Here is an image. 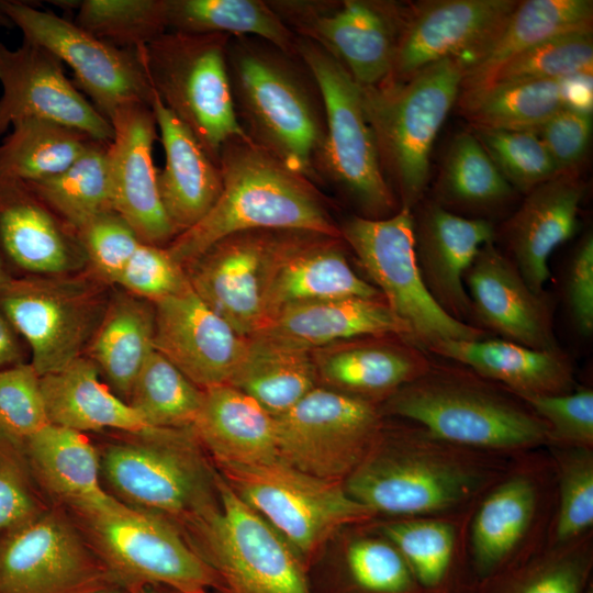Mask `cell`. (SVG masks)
Segmentation results:
<instances>
[{
    "label": "cell",
    "mask_w": 593,
    "mask_h": 593,
    "mask_svg": "<svg viewBox=\"0 0 593 593\" xmlns=\"http://www.w3.org/2000/svg\"><path fill=\"white\" fill-rule=\"evenodd\" d=\"M222 192L209 213L166 247L187 268L220 239L247 231H302L342 238L314 182L249 138L222 147Z\"/></svg>",
    "instance_id": "6da1fadb"
},
{
    "label": "cell",
    "mask_w": 593,
    "mask_h": 593,
    "mask_svg": "<svg viewBox=\"0 0 593 593\" xmlns=\"http://www.w3.org/2000/svg\"><path fill=\"white\" fill-rule=\"evenodd\" d=\"M292 59L259 38L232 37V96L247 137L316 183L313 163L324 136V110Z\"/></svg>",
    "instance_id": "7a4b0ae2"
},
{
    "label": "cell",
    "mask_w": 593,
    "mask_h": 593,
    "mask_svg": "<svg viewBox=\"0 0 593 593\" xmlns=\"http://www.w3.org/2000/svg\"><path fill=\"white\" fill-rule=\"evenodd\" d=\"M491 383L459 363L432 362L379 412L414 421L434 437L462 448L517 449L549 441L546 423L524 401Z\"/></svg>",
    "instance_id": "3957f363"
},
{
    "label": "cell",
    "mask_w": 593,
    "mask_h": 593,
    "mask_svg": "<svg viewBox=\"0 0 593 593\" xmlns=\"http://www.w3.org/2000/svg\"><path fill=\"white\" fill-rule=\"evenodd\" d=\"M120 434L97 447L103 488L114 499L181 533L216 505V469L192 427Z\"/></svg>",
    "instance_id": "277c9868"
},
{
    "label": "cell",
    "mask_w": 593,
    "mask_h": 593,
    "mask_svg": "<svg viewBox=\"0 0 593 593\" xmlns=\"http://www.w3.org/2000/svg\"><path fill=\"white\" fill-rule=\"evenodd\" d=\"M424 428L381 432L345 490L373 514L425 515L468 500L481 486L483 470Z\"/></svg>",
    "instance_id": "5b68a950"
},
{
    "label": "cell",
    "mask_w": 593,
    "mask_h": 593,
    "mask_svg": "<svg viewBox=\"0 0 593 593\" xmlns=\"http://www.w3.org/2000/svg\"><path fill=\"white\" fill-rule=\"evenodd\" d=\"M465 65L463 58H446L404 81L360 86L383 172L395 183L401 208L413 211L423 198L432 148L458 101Z\"/></svg>",
    "instance_id": "8992f818"
},
{
    "label": "cell",
    "mask_w": 593,
    "mask_h": 593,
    "mask_svg": "<svg viewBox=\"0 0 593 593\" xmlns=\"http://www.w3.org/2000/svg\"><path fill=\"white\" fill-rule=\"evenodd\" d=\"M296 57L313 79L324 110L325 131L314 157L317 181L342 190L368 219L394 214L395 197L383 172L360 86L315 43L296 36Z\"/></svg>",
    "instance_id": "52a82bcc"
},
{
    "label": "cell",
    "mask_w": 593,
    "mask_h": 593,
    "mask_svg": "<svg viewBox=\"0 0 593 593\" xmlns=\"http://www.w3.org/2000/svg\"><path fill=\"white\" fill-rule=\"evenodd\" d=\"M226 34L167 31L139 52L154 92L219 165L223 145L248 138L233 101Z\"/></svg>",
    "instance_id": "ba28073f"
},
{
    "label": "cell",
    "mask_w": 593,
    "mask_h": 593,
    "mask_svg": "<svg viewBox=\"0 0 593 593\" xmlns=\"http://www.w3.org/2000/svg\"><path fill=\"white\" fill-rule=\"evenodd\" d=\"M94 552L127 585H160L184 593L220 586L215 572L181 530L165 517L131 507L113 496L67 511Z\"/></svg>",
    "instance_id": "9c48e42d"
},
{
    "label": "cell",
    "mask_w": 593,
    "mask_h": 593,
    "mask_svg": "<svg viewBox=\"0 0 593 593\" xmlns=\"http://www.w3.org/2000/svg\"><path fill=\"white\" fill-rule=\"evenodd\" d=\"M217 503L183 532L228 593H311L300 557L216 470Z\"/></svg>",
    "instance_id": "30bf717a"
},
{
    "label": "cell",
    "mask_w": 593,
    "mask_h": 593,
    "mask_svg": "<svg viewBox=\"0 0 593 593\" xmlns=\"http://www.w3.org/2000/svg\"><path fill=\"white\" fill-rule=\"evenodd\" d=\"M413 225V211L400 208L382 219L349 216L339 231L371 284L410 328L417 346L427 350L444 340L488 337L483 329L448 315L432 298L416 262Z\"/></svg>",
    "instance_id": "8fae6325"
},
{
    "label": "cell",
    "mask_w": 593,
    "mask_h": 593,
    "mask_svg": "<svg viewBox=\"0 0 593 593\" xmlns=\"http://www.w3.org/2000/svg\"><path fill=\"white\" fill-rule=\"evenodd\" d=\"M216 467L232 490L286 539L300 559L313 556L342 527L374 515L339 481L309 474L279 458L258 465Z\"/></svg>",
    "instance_id": "7c38bea8"
},
{
    "label": "cell",
    "mask_w": 593,
    "mask_h": 593,
    "mask_svg": "<svg viewBox=\"0 0 593 593\" xmlns=\"http://www.w3.org/2000/svg\"><path fill=\"white\" fill-rule=\"evenodd\" d=\"M109 303L100 286L83 279L12 277L0 290V307L30 347L40 377L81 357Z\"/></svg>",
    "instance_id": "4fadbf2b"
},
{
    "label": "cell",
    "mask_w": 593,
    "mask_h": 593,
    "mask_svg": "<svg viewBox=\"0 0 593 593\" xmlns=\"http://www.w3.org/2000/svg\"><path fill=\"white\" fill-rule=\"evenodd\" d=\"M278 457L309 474L339 481L366 457L381 428L376 404L317 385L275 417Z\"/></svg>",
    "instance_id": "5bb4252c"
},
{
    "label": "cell",
    "mask_w": 593,
    "mask_h": 593,
    "mask_svg": "<svg viewBox=\"0 0 593 593\" xmlns=\"http://www.w3.org/2000/svg\"><path fill=\"white\" fill-rule=\"evenodd\" d=\"M23 41L42 46L70 67L75 86L110 121L121 105H150L154 90L139 52L107 43L75 22L16 0H0Z\"/></svg>",
    "instance_id": "9a60e30c"
},
{
    "label": "cell",
    "mask_w": 593,
    "mask_h": 593,
    "mask_svg": "<svg viewBox=\"0 0 593 593\" xmlns=\"http://www.w3.org/2000/svg\"><path fill=\"white\" fill-rule=\"evenodd\" d=\"M118 583L63 507L49 505L0 535V593H88Z\"/></svg>",
    "instance_id": "2e32d148"
},
{
    "label": "cell",
    "mask_w": 593,
    "mask_h": 593,
    "mask_svg": "<svg viewBox=\"0 0 593 593\" xmlns=\"http://www.w3.org/2000/svg\"><path fill=\"white\" fill-rule=\"evenodd\" d=\"M287 26L332 55L361 87L391 76L405 9L371 0L268 1Z\"/></svg>",
    "instance_id": "e0dca14e"
},
{
    "label": "cell",
    "mask_w": 593,
    "mask_h": 593,
    "mask_svg": "<svg viewBox=\"0 0 593 593\" xmlns=\"http://www.w3.org/2000/svg\"><path fill=\"white\" fill-rule=\"evenodd\" d=\"M0 138L25 119L53 121L90 138L111 142L113 128L65 75L64 64L42 46L0 42Z\"/></svg>",
    "instance_id": "ac0fdd59"
},
{
    "label": "cell",
    "mask_w": 593,
    "mask_h": 593,
    "mask_svg": "<svg viewBox=\"0 0 593 593\" xmlns=\"http://www.w3.org/2000/svg\"><path fill=\"white\" fill-rule=\"evenodd\" d=\"M343 242L311 232H272L260 327L281 311L305 303L343 298L383 299L371 282L353 269Z\"/></svg>",
    "instance_id": "d6986e66"
},
{
    "label": "cell",
    "mask_w": 593,
    "mask_h": 593,
    "mask_svg": "<svg viewBox=\"0 0 593 593\" xmlns=\"http://www.w3.org/2000/svg\"><path fill=\"white\" fill-rule=\"evenodd\" d=\"M113 137L108 163L112 209L142 243L159 247L177 236L164 210L157 184L153 145L157 123L150 105L127 103L110 118Z\"/></svg>",
    "instance_id": "ffe728a7"
},
{
    "label": "cell",
    "mask_w": 593,
    "mask_h": 593,
    "mask_svg": "<svg viewBox=\"0 0 593 593\" xmlns=\"http://www.w3.org/2000/svg\"><path fill=\"white\" fill-rule=\"evenodd\" d=\"M518 1L436 0L405 9L391 76L404 81L446 58L466 61L497 32Z\"/></svg>",
    "instance_id": "44dd1931"
},
{
    "label": "cell",
    "mask_w": 593,
    "mask_h": 593,
    "mask_svg": "<svg viewBox=\"0 0 593 593\" xmlns=\"http://www.w3.org/2000/svg\"><path fill=\"white\" fill-rule=\"evenodd\" d=\"M154 348L200 389L227 384L248 338L211 310L190 283L154 303Z\"/></svg>",
    "instance_id": "7402d4cb"
},
{
    "label": "cell",
    "mask_w": 593,
    "mask_h": 593,
    "mask_svg": "<svg viewBox=\"0 0 593 593\" xmlns=\"http://www.w3.org/2000/svg\"><path fill=\"white\" fill-rule=\"evenodd\" d=\"M463 282L471 302L472 325L529 348H560L546 292H535L494 243L479 249Z\"/></svg>",
    "instance_id": "603a6c76"
},
{
    "label": "cell",
    "mask_w": 593,
    "mask_h": 593,
    "mask_svg": "<svg viewBox=\"0 0 593 593\" xmlns=\"http://www.w3.org/2000/svg\"><path fill=\"white\" fill-rule=\"evenodd\" d=\"M272 232L247 231L226 236L187 267L192 290L246 338L262 322Z\"/></svg>",
    "instance_id": "cb8c5ba5"
},
{
    "label": "cell",
    "mask_w": 593,
    "mask_h": 593,
    "mask_svg": "<svg viewBox=\"0 0 593 593\" xmlns=\"http://www.w3.org/2000/svg\"><path fill=\"white\" fill-rule=\"evenodd\" d=\"M413 220L416 262L426 289L448 315L472 325L463 278L479 249L494 243L493 223L457 215L437 202L421 206Z\"/></svg>",
    "instance_id": "d4e9b609"
},
{
    "label": "cell",
    "mask_w": 593,
    "mask_h": 593,
    "mask_svg": "<svg viewBox=\"0 0 593 593\" xmlns=\"http://www.w3.org/2000/svg\"><path fill=\"white\" fill-rule=\"evenodd\" d=\"M83 254L77 232L27 182L0 176V258L12 277L59 275Z\"/></svg>",
    "instance_id": "484cf974"
},
{
    "label": "cell",
    "mask_w": 593,
    "mask_h": 593,
    "mask_svg": "<svg viewBox=\"0 0 593 593\" xmlns=\"http://www.w3.org/2000/svg\"><path fill=\"white\" fill-rule=\"evenodd\" d=\"M311 354L318 383L373 404L424 374L433 362L422 347L394 334L343 340Z\"/></svg>",
    "instance_id": "4316f807"
},
{
    "label": "cell",
    "mask_w": 593,
    "mask_h": 593,
    "mask_svg": "<svg viewBox=\"0 0 593 593\" xmlns=\"http://www.w3.org/2000/svg\"><path fill=\"white\" fill-rule=\"evenodd\" d=\"M583 193L574 172L559 174L528 191L505 224V255L537 293H545L550 255L577 231Z\"/></svg>",
    "instance_id": "83f0119b"
},
{
    "label": "cell",
    "mask_w": 593,
    "mask_h": 593,
    "mask_svg": "<svg viewBox=\"0 0 593 593\" xmlns=\"http://www.w3.org/2000/svg\"><path fill=\"white\" fill-rule=\"evenodd\" d=\"M150 108L165 152V167L157 174L158 191L178 236L199 223L213 208L222 192V172L155 92Z\"/></svg>",
    "instance_id": "f1b7e54d"
},
{
    "label": "cell",
    "mask_w": 593,
    "mask_h": 593,
    "mask_svg": "<svg viewBox=\"0 0 593 593\" xmlns=\"http://www.w3.org/2000/svg\"><path fill=\"white\" fill-rule=\"evenodd\" d=\"M389 334L412 340L410 328L383 299L343 298L286 309L251 336L312 351L357 337Z\"/></svg>",
    "instance_id": "f546056e"
},
{
    "label": "cell",
    "mask_w": 593,
    "mask_h": 593,
    "mask_svg": "<svg viewBox=\"0 0 593 593\" xmlns=\"http://www.w3.org/2000/svg\"><path fill=\"white\" fill-rule=\"evenodd\" d=\"M500 383L519 399L572 391L573 366L561 349H534L502 338L444 340L426 350Z\"/></svg>",
    "instance_id": "4dcf8cb0"
},
{
    "label": "cell",
    "mask_w": 593,
    "mask_h": 593,
    "mask_svg": "<svg viewBox=\"0 0 593 593\" xmlns=\"http://www.w3.org/2000/svg\"><path fill=\"white\" fill-rule=\"evenodd\" d=\"M22 449L51 505L71 511L112 496L101 481L98 448L86 434L49 423L25 440Z\"/></svg>",
    "instance_id": "1f68e13d"
},
{
    "label": "cell",
    "mask_w": 593,
    "mask_h": 593,
    "mask_svg": "<svg viewBox=\"0 0 593 593\" xmlns=\"http://www.w3.org/2000/svg\"><path fill=\"white\" fill-rule=\"evenodd\" d=\"M192 429L216 465L249 466L279 458L275 417L230 384L203 390Z\"/></svg>",
    "instance_id": "d6a6232c"
},
{
    "label": "cell",
    "mask_w": 593,
    "mask_h": 593,
    "mask_svg": "<svg viewBox=\"0 0 593 593\" xmlns=\"http://www.w3.org/2000/svg\"><path fill=\"white\" fill-rule=\"evenodd\" d=\"M592 20L591 0L518 1L491 40L465 61L459 98L521 53L558 35L592 29Z\"/></svg>",
    "instance_id": "836d02e7"
},
{
    "label": "cell",
    "mask_w": 593,
    "mask_h": 593,
    "mask_svg": "<svg viewBox=\"0 0 593 593\" xmlns=\"http://www.w3.org/2000/svg\"><path fill=\"white\" fill-rule=\"evenodd\" d=\"M96 365L78 358L66 368L41 377L51 424L80 433L104 429L139 433L150 428L137 412L101 382Z\"/></svg>",
    "instance_id": "e575fe53"
},
{
    "label": "cell",
    "mask_w": 593,
    "mask_h": 593,
    "mask_svg": "<svg viewBox=\"0 0 593 593\" xmlns=\"http://www.w3.org/2000/svg\"><path fill=\"white\" fill-rule=\"evenodd\" d=\"M154 303L136 295L115 298L107 309L90 350L110 389L127 402L133 383L154 348Z\"/></svg>",
    "instance_id": "d590c367"
},
{
    "label": "cell",
    "mask_w": 593,
    "mask_h": 593,
    "mask_svg": "<svg viewBox=\"0 0 593 593\" xmlns=\"http://www.w3.org/2000/svg\"><path fill=\"white\" fill-rule=\"evenodd\" d=\"M242 362L227 384L255 400L276 417L318 385L311 351L260 337H247Z\"/></svg>",
    "instance_id": "8d00e7d4"
},
{
    "label": "cell",
    "mask_w": 593,
    "mask_h": 593,
    "mask_svg": "<svg viewBox=\"0 0 593 593\" xmlns=\"http://www.w3.org/2000/svg\"><path fill=\"white\" fill-rule=\"evenodd\" d=\"M167 21L168 31L256 37L296 57V35L268 1L167 0Z\"/></svg>",
    "instance_id": "74e56055"
},
{
    "label": "cell",
    "mask_w": 593,
    "mask_h": 593,
    "mask_svg": "<svg viewBox=\"0 0 593 593\" xmlns=\"http://www.w3.org/2000/svg\"><path fill=\"white\" fill-rule=\"evenodd\" d=\"M536 501L535 485L524 475L508 478L485 497L471 536L480 575L490 577L505 563L530 525Z\"/></svg>",
    "instance_id": "f35d334b"
},
{
    "label": "cell",
    "mask_w": 593,
    "mask_h": 593,
    "mask_svg": "<svg viewBox=\"0 0 593 593\" xmlns=\"http://www.w3.org/2000/svg\"><path fill=\"white\" fill-rule=\"evenodd\" d=\"M11 127L0 143V176L25 182L61 172L92 141L78 130L41 119H25Z\"/></svg>",
    "instance_id": "ab89813d"
},
{
    "label": "cell",
    "mask_w": 593,
    "mask_h": 593,
    "mask_svg": "<svg viewBox=\"0 0 593 593\" xmlns=\"http://www.w3.org/2000/svg\"><path fill=\"white\" fill-rule=\"evenodd\" d=\"M109 143L92 139L61 172L27 182L45 204L76 232L96 216L113 211Z\"/></svg>",
    "instance_id": "60d3db41"
},
{
    "label": "cell",
    "mask_w": 593,
    "mask_h": 593,
    "mask_svg": "<svg viewBox=\"0 0 593 593\" xmlns=\"http://www.w3.org/2000/svg\"><path fill=\"white\" fill-rule=\"evenodd\" d=\"M564 107L562 80L494 88L460 104L474 131H536Z\"/></svg>",
    "instance_id": "b9f144b4"
},
{
    "label": "cell",
    "mask_w": 593,
    "mask_h": 593,
    "mask_svg": "<svg viewBox=\"0 0 593 593\" xmlns=\"http://www.w3.org/2000/svg\"><path fill=\"white\" fill-rule=\"evenodd\" d=\"M203 399V390L189 380L157 350L141 368L127 399L149 427H192Z\"/></svg>",
    "instance_id": "7bdbcfd3"
},
{
    "label": "cell",
    "mask_w": 593,
    "mask_h": 593,
    "mask_svg": "<svg viewBox=\"0 0 593 593\" xmlns=\"http://www.w3.org/2000/svg\"><path fill=\"white\" fill-rule=\"evenodd\" d=\"M438 180L444 203L471 210L501 205L514 194V188L479 139L468 132L456 135L451 142Z\"/></svg>",
    "instance_id": "ee69618b"
},
{
    "label": "cell",
    "mask_w": 593,
    "mask_h": 593,
    "mask_svg": "<svg viewBox=\"0 0 593 593\" xmlns=\"http://www.w3.org/2000/svg\"><path fill=\"white\" fill-rule=\"evenodd\" d=\"M592 29L561 34L530 47L503 64L475 91L459 98V105L494 88L592 75Z\"/></svg>",
    "instance_id": "f6af8a7d"
},
{
    "label": "cell",
    "mask_w": 593,
    "mask_h": 593,
    "mask_svg": "<svg viewBox=\"0 0 593 593\" xmlns=\"http://www.w3.org/2000/svg\"><path fill=\"white\" fill-rule=\"evenodd\" d=\"M77 9L75 23L120 48L139 49L168 31L167 0L54 1Z\"/></svg>",
    "instance_id": "bcb514c9"
},
{
    "label": "cell",
    "mask_w": 593,
    "mask_h": 593,
    "mask_svg": "<svg viewBox=\"0 0 593 593\" xmlns=\"http://www.w3.org/2000/svg\"><path fill=\"white\" fill-rule=\"evenodd\" d=\"M381 532L400 551L422 590L440 588L452 560L451 525L436 519H402L383 524Z\"/></svg>",
    "instance_id": "7dc6e473"
},
{
    "label": "cell",
    "mask_w": 593,
    "mask_h": 593,
    "mask_svg": "<svg viewBox=\"0 0 593 593\" xmlns=\"http://www.w3.org/2000/svg\"><path fill=\"white\" fill-rule=\"evenodd\" d=\"M591 557L580 546L558 549L504 574L494 573L481 593H583Z\"/></svg>",
    "instance_id": "c3c4849f"
},
{
    "label": "cell",
    "mask_w": 593,
    "mask_h": 593,
    "mask_svg": "<svg viewBox=\"0 0 593 593\" xmlns=\"http://www.w3.org/2000/svg\"><path fill=\"white\" fill-rule=\"evenodd\" d=\"M508 183L528 192L562 174L535 131L473 133Z\"/></svg>",
    "instance_id": "681fc988"
},
{
    "label": "cell",
    "mask_w": 593,
    "mask_h": 593,
    "mask_svg": "<svg viewBox=\"0 0 593 593\" xmlns=\"http://www.w3.org/2000/svg\"><path fill=\"white\" fill-rule=\"evenodd\" d=\"M49 424L41 377L31 363L0 370V435L20 445Z\"/></svg>",
    "instance_id": "f907efd6"
},
{
    "label": "cell",
    "mask_w": 593,
    "mask_h": 593,
    "mask_svg": "<svg viewBox=\"0 0 593 593\" xmlns=\"http://www.w3.org/2000/svg\"><path fill=\"white\" fill-rule=\"evenodd\" d=\"M559 493L556 539L567 544L593 525V457L590 449L571 447L561 455Z\"/></svg>",
    "instance_id": "816d5d0a"
},
{
    "label": "cell",
    "mask_w": 593,
    "mask_h": 593,
    "mask_svg": "<svg viewBox=\"0 0 593 593\" xmlns=\"http://www.w3.org/2000/svg\"><path fill=\"white\" fill-rule=\"evenodd\" d=\"M354 582L368 593H416L421 586L400 551L387 539L361 538L347 549Z\"/></svg>",
    "instance_id": "f5cc1de1"
},
{
    "label": "cell",
    "mask_w": 593,
    "mask_h": 593,
    "mask_svg": "<svg viewBox=\"0 0 593 593\" xmlns=\"http://www.w3.org/2000/svg\"><path fill=\"white\" fill-rule=\"evenodd\" d=\"M40 491L22 447L0 435V535L44 512Z\"/></svg>",
    "instance_id": "db71d44e"
},
{
    "label": "cell",
    "mask_w": 593,
    "mask_h": 593,
    "mask_svg": "<svg viewBox=\"0 0 593 593\" xmlns=\"http://www.w3.org/2000/svg\"><path fill=\"white\" fill-rule=\"evenodd\" d=\"M547 425L549 441L591 449L593 445V392L579 389L563 394L522 399Z\"/></svg>",
    "instance_id": "11a10c76"
},
{
    "label": "cell",
    "mask_w": 593,
    "mask_h": 593,
    "mask_svg": "<svg viewBox=\"0 0 593 593\" xmlns=\"http://www.w3.org/2000/svg\"><path fill=\"white\" fill-rule=\"evenodd\" d=\"M115 283L155 303L187 288L189 280L165 247L141 243Z\"/></svg>",
    "instance_id": "9f6ffc18"
},
{
    "label": "cell",
    "mask_w": 593,
    "mask_h": 593,
    "mask_svg": "<svg viewBox=\"0 0 593 593\" xmlns=\"http://www.w3.org/2000/svg\"><path fill=\"white\" fill-rule=\"evenodd\" d=\"M85 255L103 279L115 282L142 243L114 211L102 213L77 231Z\"/></svg>",
    "instance_id": "6f0895ef"
},
{
    "label": "cell",
    "mask_w": 593,
    "mask_h": 593,
    "mask_svg": "<svg viewBox=\"0 0 593 593\" xmlns=\"http://www.w3.org/2000/svg\"><path fill=\"white\" fill-rule=\"evenodd\" d=\"M592 123V111L564 107L535 131L560 172H572L585 157Z\"/></svg>",
    "instance_id": "680465c9"
},
{
    "label": "cell",
    "mask_w": 593,
    "mask_h": 593,
    "mask_svg": "<svg viewBox=\"0 0 593 593\" xmlns=\"http://www.w3.org/2000/svg\"><path fill=\"white\" fill-rule=\"evenodd\" d=\"M564 302L572 324L584 337L593 333V237L586 234L575 247L568 264Z\"/></svg>",
    "instance_id": "91938a15"
},
{
    "label": "cell",
    "mask_w": 593,
    "mask_h": 593,
    "mask_svg": "<svg viewBox=\"0 0 593 593\" xmlns=\"http://www.w3.org/2000/svg\"><path fill=\"white\" fill-rule=\"evenodd\" d=\"M22 339L0 307V370L25 363Z\"/></svg>",
    "instance_id": "94428289"
},
{
    "label": "cell",
    "mask_w": 593,
    "mask_h": 593,
    "mask_svg": "<svg viewBox=\"0 0 593 593\" xmlns=\"http://www.w3.org/2000/svg\"><path fill=\"white\" fill-rule=\"evenodd\" d=\"M146 588V586H145ZM144 588L132 586L124 583L113 584L88 593H142Z\"/></svg>",
    "instance_id": "6125c7cd"
},
{
    "label": "cell",
    "mask_w": 593,
    "mask_h": 593,
    "mask_svg": "<svg viewBox=\"0 0 593 593\" xmlns=\"http://www.w3.org/2000/svg\"><path fill=\"white\" fill-rule=\"evenodd\" d=\"M142 593H184V592L166 588V586L153 585V586L144 588Z\"/></svg>",
    "instance_id": "be15d7a7"
},
{
    "label": "cell",
    "mask_w": 593,
    "mask_h": 593,
    "mask_svg": "<svg viewBox=\"0 0 593 593\" xmlns=\"http://www.w3.org/2000/svg\"><path fill=\"white\" fill-rule=\"evenodd\" d=\"M12 278L10 271L5 267L4 262L0 258V290L7 284V282Z\"/></svg>",
    "instance_id": "e7e4bbea"
},
{
    "label": "cell",
    "mask_w": 593,
    "mask_h": 593,
    "mask_svg": "<svg viewBox=\"0 0 593 593\" xmlns=\"http://www.w3.org/2000/svg\"><path fill=\"white\" fill-rule=\"evenodd\" d=\"M0 27H5V29H13L14 27V25L9 20V18L4 13H2L1 11H0Z\"/></svg>",
    "instance_id": "03108f58"
},
{
    "label": "cell",
    "mask_w": 593,
    "mask_h": 593,
    "mask_svg": "<svg viewBox=\"0 0 593 593\" xmlns=\"http://www.w3.org/2000/svg\"><path fill=\"white\" fill-rule=\"evenodd\" d=\"M585 593H593L592 589L590 588V590H586Z\"/></svg>",
    "instance_id": "003e7915"
}]
</instances>
